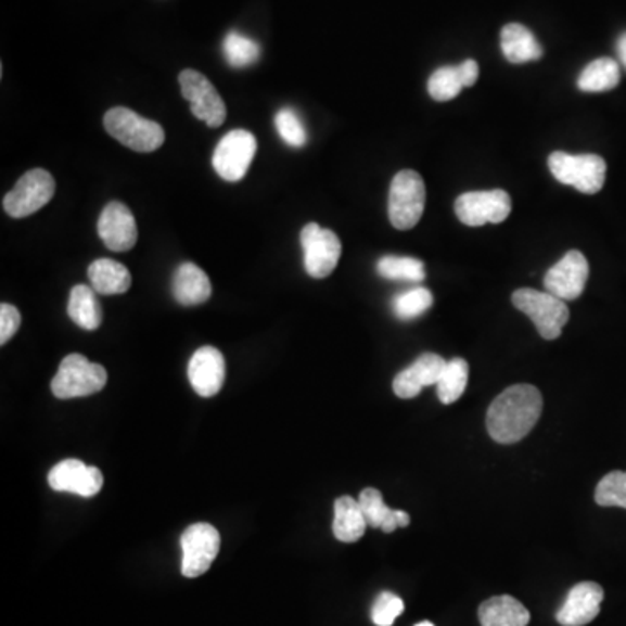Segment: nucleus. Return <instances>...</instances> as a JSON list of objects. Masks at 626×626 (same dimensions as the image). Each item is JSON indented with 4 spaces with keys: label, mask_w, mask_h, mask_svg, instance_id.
I'll return each instance as SVG.
<instances>
[{
    "label": "nucleus",
    "mask_w": 626,
    "mask_h": 626,
    "mask_svg": "<svg viewBox=\"0 0 626 626\" xmlns=\"http://www.w3.org/2000/svg\"><path fill=\"white\" fill-rule=\"evenodd\" d=\"M604 600V588L599 583L583 582L574 585L565 597L564 604L557 611V622L562 626H585L600 613Z\"/></svg>",
    "instance_id": "16"
},
{
    "label": "nucleus",
    "mask_w": 626,
    "mask_h": 626,
    "mask_svg": "<svg viewBox=\"0 0 626 626\" xmlns=\"http://www.w3.org/2000/svg\"><path fill=\"white\" fill-rule=\"evenodd\" d=\"M434 305V296L425 288L406 291V293L395 296L394 311L395 316L403 320L417 319L429 311Z\"/></svg>",
    "instance_id": "31"
},
{
    "label": "nucleus",
    "mask_w": 626,
    "mask_h": 626,
    "mask_svg": "<svg viewBox=\"0 0 626 626\" xmlns=\"http://www.w3.org/2000/svg\"><path fill=\"white\" fill-rule=\"evenodd\" d=\"M548 167L557 181L571 184L582 193H597L605 183V161L599 155H571L565 152H553L548 157Z\"/></svg>",
    "instance_id": "6"
},
{
    "label": "nucleus",
    "mask_w": 626,
    "mask_h": 626,
    "mask_svg": "<svg viewBox=\"0 0 626 626\" xmlns=\"http://www.w3.org/2000/svg\"><path fill=\"white\" fill-rule=\"evenodd\" d=\"M106 382L108 374L103 366L91 362L84 355L72 354L60 363L51 391L58 399H75L98 394L105 388Z\"/></svg>",
    "instance_id": "3"
},
{
    "label": "nucleus",
    "mask_w": 626,
    "mask_h": 626,
    "mask_svg": "<svg viewBox=\"0 0 626 626\" xmlns=\"http://www.w3.org/2000/svg\"><path fill=\"white\" fill-rule=\"evenodd\" d=\"M541 411L544 397L536 386H510L487 409V432L498 444L519 443L535 429Z\"/></svg>",
    "instance_id": "1"
},
{
    "label": "nucleus",
    "mask_w": 626,
    "mask_h": 626,
    "mask_svg": "<svg viewBox=\"0 0 626 626\" xmlns=\"http://www.w3.org/2000/svg\"><path fill=\"white\" fill-rule=\"evenodd\" d=\"M210 293L213 288L209 277L197 265L183 264L176 268L173 277V294L180 305L183 307L202 305L210 298Z\"/></svg>",
    "instance_id": "19"
},
{
    "label": "nucleus",
    "mask_w": 626,
    "mask_h": 626,
    "mask_svg": "<svg viewBox=\"0 0 626 626\" xmlns=\"http://www.w3.org/2000/svg\"><path fill=\"white\" fill-rule=\"evenodd\" d=\"M414 626H435V625H434V623H432V622H421V623H418V625H414Z\"/></svg>",
    "instance_id": "38"
},
{
    "label": "nucleus",
    "mask_w": 626,
    "mask_h": 626,
    "mask_svg": "<svg viewBox=\"0 0 626 626\" xmlns=\"http://www.w3.org/2000/svg\"><path fill=\"white\" fill-rule=\"evenodd\" d=\"M478 622L482 626H527L531 614L512 596L490 597L478 608Z\"/></svg>",
    "instance_id": "21"
},
{
    "label": "nucleus",
    "mask_w": 626,
    "mask_h": 626,
    "mask_svg": "<svg viewBox=\"0 0 626 626\" xmlns=\"http://www.w3.org/2000/svg\"><path fill=\"white\" fill-rule=\"evenodd\" d=\"M256 150L258 141L255 135L245 129H235L219 140L213 154V167L221 180L230 183L244 180L255 158Z\"/></svg>",
    "instance_id": "7"
},
{
    "label": "nucleus",
    "mask_w": 626,
    "mask_h": 626,
    "mask_svg": "<svg viewBox=\"0 0 626 626\" xmlns=\"http://www.w3.org/2000/svg\"><path fill=\"white\" fill-rule=\"evenodd\" d=\"M223 354L215 346H202L192 355L189 363V380L193 391L201 397H215L225 383Z\"/></svg>",
    "instance_id": "17"
},
{
    "label": "nucleus",
    "mask_w": 626,
    "mask_h": 626,
    "mask_svg": "<svg viewBox=\"0 0 626 626\" xmlns=\"http://www.w3.org/2000/svg\"><path fill=\"white\" fill-rule=\"evenodd\" d=\"M501 51L510 63L536 62L544 54L533 31L519 23H509L501 30Z\"/></svg>",
    "instance_id": "22"
},
{
    "label": "nucleus",
    "mask_w": 626,
    "mask_h": 626,
    "mask_svg": "<svg viewBox=\"0 0 626 626\" xmlns=\"http://www.w3.org/2000/svg\"><path fill=\"white\" fill-rule=\"evenodd\" d=\"M456 216L469 227L503 223L512 213V199L504 190L467 192L456 199Z\"/></svg>",
    "instance_id": "10"
},
{
    "label": "nucleus",
    "mask_w": 626,
    "mask_h": 626,
    "mask_svg": "<svg viewBox=\"0 0 626 626\" xmlns=\"http://www.w3.org/2000/svg\"><path fill=\"white\" fill-rule=\"evenodd\" d=\"M588 273L590 268L585 255L579 251H570L559 264L548 270L545 276V290L557 298L571 302L582 296Z\"/></svg>",
    "instance_id": "13"
},
{
    "label": "nucleus",
    "mask_w": 626,
    "mask_h": 626,
    "mask_svg": "<svg viewBox=\"0 0 626 626\" xmlns=\"http://www.w3.org/2000/svg\"><path fill=\"white\" fill-rule=\"evenodd\" d=\"M617 54H619V60H622L626 68V31L619 37V40H617Z\"/></svg>",
    "instance_id": "37"
},
{
    "label": "nucleus",
    "mask_w": 626,
    "mask_h": 626,
    "mask_svg": "<svg viewBox=\"0 0 626 626\" xmlns=\"http://www.w3.org/2000/svg\"><path fill=\"white\" fill-rule=\"evenodd\" d=\"M619 65L611 58H599L588 63L578 77V88L583 92L611 91L619 84Z\"/></svg>",
    "instance_id": "26"
},
{
    "label": "nucleus",
    "mask_w": 626,
    "mask_h": 626,
    "mask_svg": "<svg viewBox=\"0 0 626 626\" xmlns=\"http://www.w3.org/2000/svg\"><path fill=\"white\" fill-rule=\"evenodd\" d=\"M219 545L221 538L218 529L206 522L193 524L184 531L181 536V550H183L181 573L184 578H199L202 574H206L218 557Z\"/></svg>",
    "instance_id": "12"
},
{
    "label": "nucleus",
    "mask_w": 626,
    "mask_h": 626,
    "mask_svg": "<svg viewBox=\"0 0 626 626\" xmlns=\"http://www.w3.org/2000/svg\"><path fill=\"white\" fill-rule=\"evenodd\" d=\"M103 124L110 137L140 154L155 152L164 145V140H166V132L161 124L141 117L137 112L124 108V106L110 108L103 118Z\"/></svg>",
    "instance_id": "2"
},
{
    "label": "nucleus",
    "mask_w": 626,
    "mask_h": 626,
    "mask_svg": "<svg viewBox=\"0 0 626 626\" xmlns=\"http://www.w3.org/2000/svg\"><path fill=\"white\" fill-rule=\"evenodd\" d=\"M303 247V265L308 276L325 279L342 258V242L336 233L317 223H308L299 235Z\"/></svg>",
    "instance_id": "8"
},
{
    "label": "nucleus",
    "mask_w": 626,
    "mask_h": 626,
    "mask_svg": "<svg viewBox=\"0 0 626 626\" xmlns=\"http://www.w3.org/2000/svg\"><path fill=\"white\" fill-rule=\"evenodd\" d=\"M88 276L92 290L105 296L124 294L132 284L128 268L108 258L97 259L89 265Z\"/></svg>",
    "instance_id": "24"
},
{
    "label": "nucleus",
    "mask_w": 626,
    "mask_h": 626,
    "mask_svg": "<svg viewBox=\"0 0 626 626\" xmlns=\"http://www.w3.org/2000/svg\"><path fill=\"white\" fill-rule=\"evenodd\" d=\"M22 325V316L10 303L0 305V343L5 345Z\"/></svg>",
    "instance_id": "35"
},
{
    "label": "nucleus",
    "mask_w": 626,
    "mask_h": 626,
    "mask_svg": "<svg viewBox=\"0 0 626 626\" xmlns=\"http://www.w3.org/2000/svg\"><path fill=\"white\" fill-rule=\"evenodd\" d=\"M98 235L110 251L126 253L138 242L137 219L123 202H110L98 219Z\"/></svg>",
    "instance_id": "14"
},
{
    "label": "nucleus",
    "mask_w": 626,
    "mask_h": 626,
    "mask_svg": "<svg viewBox=\"0 0 626 626\" xmlns=\"http://www.w3.org/2000/svg\"><path fill=\"white\" fill-rule=\"evenodd\" d=\"M446 360L437 354H423L394 380V392L400 399H414L425 386L437 385Z\"/></svg>",
    "instance_id": "18"
},
{
    "label": "nucleus",
    "mask_w": 626,
    "mask_h": 626,
    "mask_svg": "<svg viewBox=\"0 0 626 626\" xmlns=\"http://www.w3.org/2000/svg\"><path fill=\"white\" fill-rule=\"evenodd\" d=\"M512 303L513 307L533 320L538 333L548 342L561 336L562 329L570 320V308L564 299L557 298L550 293L524 288L513 293Z\"/></svg>",
    "instance_id": "4"
},
{
    "label": "nucleus",
    "mask_w": 626,
    "mask_h": 626,
    "mask_svg": "<svg viewBox=\"0 0 626 626\" xmlns=\"http://www.w3.org/2000/svg\"><path fill=\"white\" fill-rule=\"evenodd\" d=\"M378 273L388 281L421 282L426 277L423 261L409 256H385L378 261Z\"/></svg>",
    "instance_id": "28"
},
{
    "label": "nucleus",
    "mask_w": 626,
    "mask_h": 626,
    "mask_svg": "<svg viewBox=\"0 0 626 626\" xmlns=\"http://www.w3.org/2000/svg\"><path fill=\"white\" fill-rule=\"evenodd\" d=\"M458 71H460L464 88H472L473 84L477 82L478 65L475 60H467V62L460 63Z\"/></svg>",
    "instance_id": "36"
},
{
    "label": "nucleus",
    "mask_w": 626,
    "mask_h": 626,
    "mask_svg": "<svg viewBox=\"0 0 626 626\" xmlns=\"http://www.w3.org/2000/svg\"><path fill=\"white\" fill-rule=\"evenodd\" d=\"M56 183L46 169H31L20 178L4 197V210L11 218H27L53 199Z\"/></svg>",
    "instance_id": "9"
},
{
    "label": "nucleus",
    "mask_w": 626,
    "mask_h": 626,
    "mask_svg": "<svg viewBox=\"0 0 626 626\" xmlns=\"http://www.w3.org/2000/svg\"><path fill=\"white\" fill-rule=\"evenodd\" d=\"M178 80L181 94L189 101L192 114L202 123H206L209 128H219L227 118V106L206 75L187 68L181 72Z\"/></svg>",
    "instance_id": "11"
},
{
    "label": "nucleus",
    "mask_w": 626,
    "mask_h": 626,
    "mask_svg": "<svg viewBox=\"0 0 626 626\" xmlns=\"http://www.w3.org/2000/svg\"><path fill=\"white\" fill-rule=\"evenodd\" d=\"M359 504L363 518L368 521V526L382 529L383 533H394L399 527L409 526L411 522L408 513L403 510H392L388 504H385L382 493L374 487H368L360 493Z\"/></svg>",
    "instance_id": "20"
},
{
    "label": "nucleus",
    "mask_w": 626,
    "mask_h": 626,
    "mask_svg": "<svg viewBox=\"0 0 626 626\" xmlns=\"http://www.w3.org/2000/svg\"><path fill=\"white\" fill-rule=\"evenodd\" d=\"M460 71L456 66H443L432 74L429 80L430 97L435 101H449L460 94L463 89Z\"/></svg>",
    "instance_id": "30"
},
{
    "label": "nucleus",
    "mask_w": 626,
    "mask_h": 626,
    "mask_svg": "<svg viewBox=\"0 0 626 626\" xmlns=\"http://www.w3.org/2000/svg\"><path fill=\"white\" fill-rule=\"evenodd\" d=\"M469 374L470 368L467 360L460 359V357L449 360L437 383V397L440 403L449 406V404L460 400L461 395L467 391V385H469Z\"/></svg>",
    "instance_id": "27"
},
{
    "label": "nucleus",
    "mask_w": 626,
    "mask_h": 626,
    "mask_svg": "<svg viewBox=\"0 0 626 626\" xmlns=\"http://www.w3.org/2000/svg\"><path fill=\"white\" fill-rule=\"evenodd\" d=\"M426 190L423 178L417 171L406 169L397 173L388 195V218L397 230L417 227L425 210Z\"/></svg>",
    "instance_id": "5"
},
{
    "label": "nucleus",
    "mask_w": 626,
    "mask_h": 626,
    "mask_svg": "<svg viewBox=\"0 0 626 626\" xmlns=\"http://www.w3.org/2000/svg\"><path fill=\"white\" fill-rule=\"evenodd\" d=\"M68 317L74 320L75 324L86 331H97L103 320L100 302L97 299V291L89 285H75L68 299Z\"/></svg>",
    "instance_id": "25"
},
{
    "label": "nucleus",
    "mask_w": 626,
    "mask_h": 626,
    "mask_svg": "<svg viewBox=\"0 0 626 626\" xmlns=\"http://www.w3.org/2000/svg\"><path fill=\"white\" fill-rule=\"evenodd\" d=\"M403 613L404 600L392 591H382L372 604L371 619L376 626H392Z\"/></svg>",
    "instance_id": "34"
},
{
    "label": "nucleus",
    "mask_w": 626,
    "mask_h": 626,
    "mask_svg": "<svg viewBox=\"0 0 626 626\" xmlns=\"http://www.w3.org/2000/svg\"><path fill=\"white\" fill-rule=\"evenodd\" d=\"M368 527V521L363 518L359 499H354L352 496H342V498L336 499L333 533L337 541L355 544L362 538Z\"/></svg>",
    "instance_id": "23"
},
{
    "label": "nucleus",
    "mask_w": 626,
    "mask_h": 626,
    "mask_svg": "<svg viewBox=\"0 0 626 626\" xmlns=\"http://www.w3.org/2000/svg\"><path fill=\"white\" fill-rule=\"evenodd\" d=\"M596 501L600 507L626 509V472H611L599 482Z\"/></svg>",
    "instance_id": "32"
},
{
    "label": "nucleus",
    "mask_w": 626,
    "mask_h": 626,
    "mask_svg": "<svg viewBox=\"0 0 626 626\" xmlns=\"http://www.w3.org/2000/svg\"><path fill=\"white\" fill-rule=\"evenodd\" d=\"M223 54L228 65L233 68H245L258 62L261 48L251 37L239 31H230L223 40Z\"/></svg>",
    "instance_id": "29"
},
{
    "label": "nucleus",
    "mask_w": 626,
    "mask_h": 626,
    "mask_svg": "<svg viewBox=\"0 0 626 626\" xmlns=\"http://www.w3.org/2000/svg\"><path fill=\"white\" fill-rule=\"evenodd\" d=\"M49 486L60 493H74L82 498L98 495L103 487V473L80 460H63L48 475Z\"/></svg>",
    "instance_id": "15"
},
{
    "label": "nucleus",
    "mask_w": 626,
    "mask_h": 626,
    "mask_svg": "<svg viewBox=\"0 0 626 626\" xmlns=\"http://www.w3.org/2000/svg\"><path fill=\"white\" fill-rule=\"evenodd\" d=\"M276 129L284 143L293 149H302L307 143V131L302 118L291 108H282L276 115Z\"/></svg>",
    "instance_id": "33"
}]
</instances>
